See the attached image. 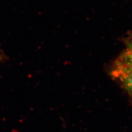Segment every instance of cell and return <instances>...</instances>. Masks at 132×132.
Masks as SVG:
<instances>
[{
	"mask_svg": "<svg viewBox=\"0 0 132 132\" xmlns=\"http://www.w3.org/2000/svg\"><path fill=\"white\" fill-rule=\"evenodd\" d=\"M111 76L132 97V62L118 56L112 67Z\"/></svg>",
	"mask_w": 132,
	"mask_h": 132,
	"instance_id": "1",
	"label": "cell"
},
{
	"mask_svg": "<svg viewBox=\"0 0 132 132\" xmlns=\"http://www.w3.org/2000/svg\"><path fill=\"white\" fill-rule=\"evenodd\" d=\"M124 43L125 48L119 56L132 62V31L125 38Z\"/></svg>",
	"mask_w": 132,
	"mask_h": 132,
	"instance_id": "2",
	"label": "cell"
},
{
	"mask_svg": "<svg viewBox=\"0 0 132 132\" xmlns=\"http://www.w3.org/2000/svg\"><path fill=\"white\" fill-rule=\"evenodd\" d=\"M4 59V56L2 54V53L0 52V61Z\"/></svg>",
	"mask_w": 132,
	"mask_h": 132,
	"instance_id": "3",
	"label": "cell"
}]
</instances>
